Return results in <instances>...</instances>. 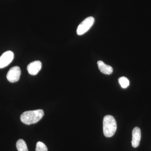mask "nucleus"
<instances>
[{
	"mask_svg": "<svg viewBox=\"0 0 151 151\" xmlns=\"http://www.w3.org/2000/svg\"><path fill=\"white\" fill-rule=\"evenodd\" d=\"M21 71L19 66L11 68L6 75L8 80L11 83H14L18 81L20 77Z\"/></svg>",
	"mask_w": 151,
	"mask_h": 151,
	"instance_id": "4",
	"label": "nucleus"
},
{
	"mask_svg": "<svg viewBox=\"0 0 151 151\" xmlns=\"http://www.w3.org/2000/svg\"><path fill=\"white\" fill-rule=\"evenodd\" d=\"M141 139V131L138 127H135L132 131V145L134 148L139 146Z\"/></svg>",
	"mask_w": 151,
	"mask_h": 151,
	"instance_id": "7",
	"label": "nucleus"
},
{
	"mask_svg": "<svg viewBox=\"0 0 151 151\" xmlns=\"http://www.w3.org/2000/svg\"><path fill=\"white\" fill-rule=\"evenodd\" d=\"M16 147L18 151H28L26 143L22 139H20L17 141Z\"/></svg>",
	"mask_w": 151,
	"mask_h": 151,
	"instance_id": "9",
	"label": "nucleus"
},
{
	"mask_svg": "<svg viewBox=\"0 0 151 151\" xmlns=\"http://www.w3.org/2000/svg\"><path fill=\"white\" fill-rule=\"evenodd\" d=\"M14 54L11 51H6L0 57V68L6 67L12 61Z\"/></svg>",
	"mask_w": 151,
	"mask_h": 151,
	"instance_id": "5",
	"label": "nucleus"
},
{
	"mask_svg": "<svg viewBox=\"0 0 151 151\" xmlns=\"http://www.w3.org/2000/svg\"><path fill=\"white\" fill-rule=\"evenodd\" d=\"M42 68V63L39 60H36L31 63L27 65V69L29 74L35 75L40 71Z\"/></svg>",
	"mask_w": 151,
	"mask_h": 151,
	"instance_id": "6",
	"label": "nucleus"
},
{
	"mask_svg": "<svg viewBox=\"0 0 151 151\" xmlns=\"http://www.w3.org/2000/svg\"><path fill=\"white\" fill-rule=\"evenodd\" d=\"M119 81L120 85L123 88H127L129 85V79L124 76L120 77L119 78Z\"/></svg>",
	"mask_w": 151,
	"mask_h": 151,
	"instance_id": "10",
	"label": "nucleus"
},
{
	"mask_svg": "<svg viewBox=\"0 0 151 151\" xmlns=\"http://www.w3.org/2000/svg\"><path fill=\"white\" fill-rule=\"evenodd\" d=\"M94 22V19L93 17H89L86 18L78 25L77 29V33L78 35H81L89 30Z\"/></svg>",
	"mask_w": 151,
	"mask_h": 151,
	"instance_id": "3",
	"label": "nucleus"
},
{
	"mask_svg": "<svg viewBox=\"0 0 151 151\" xmlns=\"http://www.w3.org/2000/svg\"><path fill=\"white\" fill-rule=\"evenodd\" d=\"M103 133L105 137H111L116 133L117 129V123L116 119L111 115L104 117L103 121Z\"/></svg>",
	"mask_w": 151,
	"mask_h": 151,
	"instance_id": "2",
	"label": "nucleus"
},
{
	"mask_svg": "<svg viewBox=\"0 0 151 151\" xmlns=\"http://www.w3.org/2000/svg\"><path fill=\"white\" fill-rule=\"evenodd\" d=\"M44 116L42 110L25 111L20 116L21 122L27 125L35 124L38 122Z\"/></svg>",
	"mask_w": 151,
	"mask_h": 151,
	"instance_id": "1",
	"label": "nucleus"
},
{
	"mask_svg": "<svg viewBox=\"0 0 151 151\" xmlns=\"http://www.w3.org/2000/svg\"><path fill=\"white\" fill-rule=\"evenodd\" d=\"M36 151H47L46 145L41 142H37L36 144Z\"/></svg>",
	"mask_w": 151,
	"mask_h": 151,
	"instance_id": "11",
	"label": "nucleus"
},
{
	"mask_svg": "<svg viewBox=\"0 0 151 151\" xmlns=\"http://www.w3.org/2000/svg\"><path fill=\"white\" fill-rule=\"evenodd\" d=\"M97 65L100 71L104 74L110 75L113 73L112 67L110 65H106L103 61L99 60L97 62Z\"/></svg>",
	"mask_w": 151,
	"mask_h": 151,
	"instance_id": "8",
	"label": "nucleus"
}]
</instances>
